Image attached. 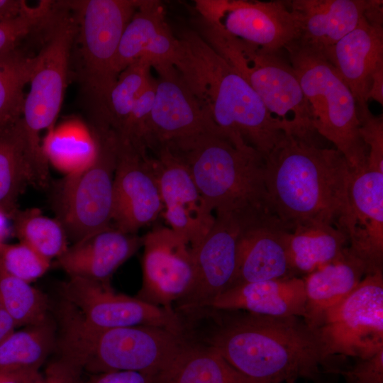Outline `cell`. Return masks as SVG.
I'll return each instance as SVG.
<instances>
[{
  "mask_svg": "<svg viewBox=\"0 0 383 383\" xmlns=\"http://www.w3.org/2000/svg\"><path fill=\"white\" fill-rule=\"evenodd\" d=\"M340 229L349 249L368 272L382 270L383 172L367 167L353 171L348 186V211Z\"/></svg>",
  "mask_w": 383,
  "mask_h": 383,
  "instance_id": "20",
  "label": "cell"
},
{
  "mask_svg": "<svg viewBox=\"0 0 383 383\" xmlns=\"http://www.w3.org/2000/svg\"><path fill=\"white\" fill-rule=\"evenodd\" d=\"M324 55L350 88L357 106H367L372 77L383 65V9H367L356 27Z\"/></svg>",
  "mask_w": 383,
  "mask_h": 383,
  "instance_id": "21",
  "label": "cell"
},
{
  "mask_svg": "<svg viewBox=\"0 0 383 383\" xmlns=\"http://www.w3.org/2000/svg\"><path fill=\"white\" fill-rule=\"evenodd\" d=\"M1 245V244L0 243V245Z\"/></svg>",
  "mask_w": 383,
  "mask_h": 383,
  "instance_id": "47",
  "label": "cell"
},
{
  "mask_svg": "<svg viewBox=\"0 0 383 383\" xmlns=\"http://www.w3.org/2000/svg\"><path fill=\"white\" fill-rule=\"evenodd\" d=\"M194 30L253 89L285 133L315 140L308 103L296 75L282 52H272L235 38L199 15Z\"/></svg>",
  "mask_w": 383,
  "mask_h": 383,
  "instance_id": "6",
  "label": "cell"
},
{
  "mask_svg": "<svg viewBox=\"0 0 383 383\" xmlns=\"http://www.w3.org/2000/svg\"><path fill=\"white\" fill-rule=\"evenodd\" d=\"M0 301L16 326H28L48 318V300L30 283L11 276L0 267Z\"/></svg>",
  "mask_w": 383,
  "mask_h": 383,
  "instance_id": "35",
  "label": "cell"
},
{
  "mask_svg": "<svg viewBox=\"0 0 383 383\" xmlns=\"http://www.w3.org/2000/svg\"><path fill=\"white\" fill-rule=\"evenodd\" d=\"M42 148L48 164L67 176L83 170L94 161L98 140L91 125L71 118L47 131Z\"/></svg>",
  "mask_w": 383,
  "mask_h": 383,
  "instance_id": "29",
  "label": "cell"
},
{
  "mask_svg": "<svg viewBox=\"0 0 383 383\" xmlns=\"http://www.w3.org/2000/svg\"><path fill=\"white\" fill-rule=\"evenodd\" d=\"M328 358H368L383 349V271L368 272L313 328Z\"/></svg>",
  "mask_w": 383,
  "mask_h": 383,
  "instance_id": "11",
  "label": "cell"
},
{
  "mask_svg": "<svg viewBox=\"0 0 383 383\" xmlns=\"http://www.w3.org/2000/svg\"><path fill=\"white\" fill-rule=\"evenodd\" d=\"M35 64V55L16 47L0 53V131L22 118L26 95Z\"/></svg>",
  "mask_w": 383,
  "mask_h": 383,
  "instance_id": "32",
  "label": "cell"
},
{
  "mask_svg": "<svg viewBox=\"0 0 383 383\" xmlns=\"http://www.w3.org/2000/svg\"><path fill=\"white\" fill-rule=\"evenodd\" d=\"M157 73L159 77L145 140L148 150L156 151L217 128L175 67Z\"/></svg>",
  "mask_w": 383,
  "mask_h": 383,
  "instance_id": "18",
  "label": "cell"
},
{
  "mask_svg": "<svg viewBox=\"0 0 383 383\" xmlns=\"http://www.w3.org/2000/svg\"><path fill=\"white\" fill-rule=\"evenodd\" d=\"M55 328L45 321L14 331L0 343V371L39 369L55 344Z\"/></svg>",
  "mask_w": 383,
  "mask_h": 383,
  "instance_id": "31",
  "label": "cell"
},
{
  "mask_svg": "<svg viewBox=\"0 0 383 383\" xmlns=\"http://www.w3.org/2000/svg\"><path fill=\"white\" fill-rule=\"evenodd\" d=\"M93 128L98 140L94 161L65 176L56 195V218L73 243L110 227L112 222L118 138L110 129Z\"/></svg>",
  "mask_w": 383,
  "mask_h": 383,
  "instance_id": "10",
  "label": "cell"
},
{
  "mask_svg": "<svg viewBox=\"0 0 383 383\" xmlns=\"http://www.w3.org/2000/svg\"><path fill=\"white\" fill-rule=\"evenodd\" d=\"M28 184L40 186L21 118L0 131V209L11 216Z\"/></svg>",
  "mask_w": 383,
  "mask_h": 383,
  "instance_id": "27",
  "label": "cell"
},
{
  "mask_svg": "<svg viewBox=\"0 0 383 383\" xmlns=\"http://www.w3.org/2000/svg\"><path fill=\"white\" fill-rule=\"evenodd\" d=\"M31 7L23 0H0V21L17 18Z\"/></svg>",
  "mask_w": 383,
  "mask_h": 383,
  "instance_id": "43",
  "label": "cell"
},
{
  "mask_svg": "<svg viewBox=\"0 0 383 383\" xmlns=\"http://www.w3.org/2000/svg\"><path fill=\"white\" fill-rule=\"evenodd\" d=\"M11 217L20 242L48 260L57 259L68 248L66 231L57 218L44 216L38 209H16Z\"/></svg>",
  "mask_w": 383,
  "mask_h": 383,
  "instance_id": "34",
  "label": "cell"
},
{
  "mask_svg": "<svg viewBox=\"0 0 383 383\" xmlns=\"http://www.w3.org/2000/svg\"><path fill=\"white\" fill-rule=\"evenodd\" d=\"M143 283L138 298L170 311L190 289L195 276V249L169 227L143 237Z\"/></svg>",
  "mask_w": 383,
  "mask_h": 383,
  "instance_id": "15",
  "label": "cell"
},
{
  "mask_svg": "<svg viewBox=\"0 0 383 383\" xmlns=\"http://www.w3.org/2000/svg\"><path fill=\"white\" fill-rule=\"evenodd\" d=\"M194 9L227 33L270 51H284L299 38L288 1L197 0Z\"/></svg>",
  "mask_w": 383,
  "mask_h": 383,
  "instance_id": "12",
  "label": "cell"
},
{
  "mask_svg": "<svg viewBox=\"0 0 383 383\" xmlns=\"http://www.w3.org/2000/svg\"><path fill=\"white\" fill-rule=\"evenodd\" d=\"M62 290L65 301L91 326L101 329L155 326L181 334V321L174 311L117 293L109 282L70 277Z\"/></svg>",
  "mask_w": 383,
  "mask_h": 383,
  "instance_id": "14",
  "label": "cell"
},
{
  "mask_svg": "<svg viewBox=\"0 0 383 383\" xmlns=\"http://www.w3.org/2000/svg\"><path fill=\"white\" fill-rule=\"evenodd\" d=\"M155 152L153 163L169 228L196 250L211 228L215 215L207 206L183 162L168 148Z\"/></svg>",
  "mask_w": 383,
  "mask_h": 383,
  "instance_id": "17",
  "label": "cell"
},
{
  "mask_svg": "<svg viewBox=\"0 0 383 383\" xmlns=\"http://www.w3.org/2000/svg\"><path fill=\"white\" fill-rule=\"evenodd\" d=\"M162 211L153 158L148 150L118 138L111 226L121 232L135 234Z\"/></svg>",
  "mask_w": 383,
  "mask_h": 383,
  "instance_id": "16",
  "label": "cell"
},
{
  "mask_svg": "<svg viewBox=\"0 0 383 383\" xmlns=\"http://www.w3.org/2000/svg\"><path fill=\"white\" fill-rule=\"evenodd\" d=\"M81 371L77 366L61 357L48 367L37 383H77Z\"/></svg>",
  "mask_w": 383,
  "mask_h": 383,
  "instance_id": "40",
  "label": "cell"
},
{
  "mask_svg": "<svg viewBox=\"0 0 383 383\" xmlns=\"http://www.w3.org/2000/svg\"><path fill=\"white\" fill-rule=\"evenodd\" d=\"M151 68L148 60L140 59L118 74L109 94L104 129L116 135L121 132L135 101L153 78Z\"/></svg>",
  "mask_w": 383,
  "mask_h": 383,
  "instance_id": "33",
  "label": "cell"
},
{
  "mask_svg": "<svg viewBox=\"0 0 383 383\" xmlns=\"http://www.w3.org/2000/svg\"><path fill=\"white\" fill-rule=\"evenodd\" d=\"M139 1H67L75 20L71 57L76 59L77 78L94 127L104 128L109 94L118 77V45Z\"/></svg>",
  "mask_w": 383,
  "mask_h": 383,
  "instance_id": "7",
  "label": "cell"
},
{
  "mask_svg": "<svg viewBox=\"0 0 383 383\" xmlns=\"http://www.w3.org/2000/svg\"><path fill=\"white\" fill-rule=\"evenodd\" d=\"M256 209L215 212L214 223L195 252V276L177 308L193 311L210 307L231 285L236 270L239 237Z\"/></svg>",
  "mask_w": 383,
  "mask_h": 383,
  "instance_id": "13",
  "label": "cell"
},
{
  "mask_svg": "<svg viewBox=\"0 0 383 383\" xmlns=\"http://www.w3.org/2000/svg\"><path fill=\"white\" fill-rule=\"evenodd\" d=\"M210 346L253 383L312 379L328 360L316 331L299 316L244 311L225 322Z\"/></svg>",
  "mask_w": 383,
  "mask_h": 383,
  "instance_id": "2",
  "label": "cell"
},
{
  "mask_svg": "<svg viewBox=\"0 0 383 383\" xmlns=\"http://www.w3.org/2000/svg\"><path fill=\"white\" fill-rule=\"evenodd\" d=\"M154 383H253L211 346L186 345Z\"/></svg>",
  "mask_w": 383,
  "mask_h": 383,
  "instance_id": "30",
  "label": "cell"
},
{
  "mask_svg": "<svg viewBox=\"0 0 383 383\" xmlns=\"http://www.w3.org/2000/svg\"><path fill=\"white\" fill-rule=\"evenodd\" d=\"M299 28L296 40L323 53L353 30L371 0L288 1Z\"/></svg>",
  "mask_w": 383,
  "mask_h": 383,
  "instance_id": "24",
  "label": "cell"
},
{
  "mask_svg": "<svg viewBox=\"0 0 383 383\" xmlns=\"http://www.w3.org/2000/svg\"><path fill=\"white\" fill-rule=\"evenodd\" d=\"M290 231L270 211L251 214L239 237L235 273L228 289L246 283L296 277L289 255Z\"/></svg>",
  "mask_w": 383,
  "mask_h": 383,
  "instance_id": "19",
  "label": "cell"
},
{
  "mask_svg": "<svg viewBox=\"0 0 383 383\" xmlns=\"http://www.w3.org/2000/svg\"><path fill=\"white\" fill-rule=\"evenodd\" d=\"M219 311H243L271 316H306L304 281L299 277L236 285L211 303Z\"/></svg>",
  "mask_w": 383,
  "mask_h": 383,
  "instance_id": "25",
  "label": "cell"
},
{
  "mask_svg": "<svg viewBox=\"0 0 383 383\" xmlns=\"http://www.w3.org/2000/svg\"><path fill=\"white\" fill-rule=\"evenodd\" d=\"M352 170L336 149L284 133L263 159L270 211L289 230L324 223L340 229Z\"/></svg>",
  "mask_w": 383,
  "mask_h": 383,
  "instance_id": "1",
  "label": "cell"
},
{
  "mask_svg": "<svg viewBox=\"0 0 383 383\" xmlns=\"http://www.w3.org/2000/svg\"><path fill=\"white\" fill-rule=\"evenodd\" d=\"M343 374L348 383H383V349L368 358L357 359Z\"/></svg>",
  "mask_w": 383,
  "mask_h": 383,
  "instance_id": "39",
  "label": "cell"
},
{
  "mask_svg": "<svg viewBox=\"0 0 383 383\" xmlns=\"http://www.w3.org/2000/svg\"><path fill=\"white\" fill-rule=\"evenodd\" d=\"M348 246L345 233L333 225L311 223L296 226L289 232L288 240L295 276L307 275L335 260Z\"/></svg>",
  "mask_w": 383,
  "mask_h": 383,
  "instance_id": "28",
  "label": "cell"
},
{
  "mask_svg": "<svg viewBox=\"0 0 383 383\" xmlns=\"http://www.w3.org/2000/svg\"><path fill=\"white\" fill-rule=\"evenodd\" d=\"M182 47L175 68L215 126L263 159L286 128L274 119L250 84L194 29L177 37Z\"/></svg>",
  "mask_w": 383,
  "mask_h": 383,
  "instance_id": "3",
  "label": "cell"
},
{
  "mask_svg": "<svg viewBox=\"0 0 383 383\" xmlns=\"http://www.w3.org/2000/svg\"><path fill=\"white\" fill-rule=\"evenodd\" d=\"M152 375L131 370L111 371L95 374L83 383H154Z\"/></svg>",
  "mask_w": 383,
  "mask_h": 383,
  "instance_id": "41",
  "label": "cell"
},
{
  "mask_svg": "<svg viewBox=\"0 0 383 383\" xmlns=\"http://www.w3.org/2000/svg\"><path fill=\"white\" fill-rule=\"evenodd\" d=\"M55 1L43 0L29 11L13 19L0 21V53L18 47L33 31L42 29L50 19Z\"/></svg>",
  "mask_w": 383,
  "mask_h": 383,
  "instance_id": "37",
  "label": "cell"
},
{
  "mask_svg": "<svg viewBox=\"0 0 383 383\" xmlns=\"http://www.w3.org/2000/svg\"><path fill=\"white\" fill-rule=\"evenodd\" d=\"M50 266V260L25 243L0 245V267L11 276L30 283L41 277Z\"/></svg>",
  "mask_w": 383,
  "mask_h": 383,
  "instance_id": "36",
  "label": "cell"
},
{
  "mask_svg": "<svg viewBox=\"0 0 383 383\" xmlns=\"http://www.w3.org/2000/svg\"><path fill=\"white\" fill-rule=\"evenodd\" d=\"M45 31L44 43L35 55L21 118L30 155L44 182L48 181V162L43 152L40 134L55 126L71 76L75 20L67 1L55 2Z\"/></svg>",
  "mask_w": 383,
  "mask_h": 383,
  "instance_id": "9",
  "label": "cell"
},
{
  "mask_svg": "<svg viewBox=\"0 0 383 383\" xmlns=\"http://www.w3.org/2000/svg\"><path fill=\"white\" fill-rule=\"evenodd\" d=\"M43 377L39 369L23 368L0 371V383H37Z\"/></svg>",
  "mask_w": 383,
  "mask_h": 383,
  "instance_id": "42",
  "label": "cell"
},
{
  "mask_svg": "<svg viewBox=\"0 0 383 383\" xmlns=\"http://www.w3.org/2000/svg\"><path fill=\"white\" fill-rule=\"evenodd\" d=\"M60 323L61 357L94 374L131 370L155 378L186 345L181 334L163 328L91 326L67 301Z\"/></svg>",
  "mask_w": 383,
  "mask_h": 383,
  "instance_id": "4",
  "label": "cell"
},
{
  "mask_svg": "<svg viewBox=\"0 0 383 383\" xmlns=\"http://www.w3.org/2000/svg\"><path fill=\"white\" fill-rule=\"evenodd\" d=\"M360 137L368 150L367 168L383 172V117L374 116L368 106H357Z\"/></svg>",
  "mask_w": 383,
  "mask_h": 383,
  "instance_id": "38",
  "label": "cell"
},
{
  "mask_svg": "<svg viewBox=\"0 0 383 383\" xmlns=\"http://www.w3.org/2000/svg\"><path fill=\"white\" fill-rule=\"evenodd\" d=\"M9 216L0 209V243L2 244L3 240L9 234Z\"/></svg>",
  "mask_w": 383,
  "mask_h": 383,
  "instance_id": "46",
  "label": "cell"
},
{
  "mask_svg": "<svg viewBox=\"0 0 383 383\" xmlns=\"http://www.w3.org/2000/svg\"><path fill=\"white\" fill-rule=\"evenodd\" d=\"M143 245V237L113 226L73 243L57 258V266L70 275L109 282L116 270Z\"/></svg>",
  "mask_w": 383,
  "mask_h": 383,
  "instance_id": "23",
  "label": "cell"
},
{
  "mask_svg": "<svg viewBox=\"0 0 383 383\" xmlns=\"http://www.w3.org/2000/svg\"><path fill=\"white\" fill-rule=\"evenodd\" d=\"M180 41L170 28L163 4L140 0L122 34L115 61L118 74L140 60H148L156 72L175 67L182 56Z\"/></svg>",
  "mask_w": 383,
  "mask_h": 383,
  "instance_id": "22",
  "label": "cell"
},
{
  "mask_svg": "<svg viewBox=\"0 0 383 383\" xmlns=\"http://www.w3.org/2000/svg\"><path fill=\"white\" fill-rule=\"evenodd\" d=\"M367 273L365 264L348 247L340 257L304 277L306 323L314 328L326 312L356 289Z\"/></svg>",
  "mask_w": 383,
  "mask_h": 383,
  "instance_id": "26",
  "label": "cell"
},
{
  "mask_svg": "<svg viewBox=\"0 0 383 383\" xmlns=\"http://www.w3.org/2000/svg\"><path fill=\"white\" fill-rule=\"evenodd\" d=\"M368 99H372L383 104V65L379 66L372 77Z\"/></svg>",
  "mask_w": 383,
  "mask_h": 383,
  "instance_id": "44",
  "label": "cell"
},
{
  "mask_svg": "<svg viewBox=\"0 0 383 383\" xmlns=\"http://www.w3.org/2000/svg\"><path fill=\"white\" fill-rule=\"evenodd\" d=\"M16 324L0 301V343L15 331Z\"/></svg>",
  "mask_w": 383,
  "mask_h": 383,
  "instance_id": "45",
  "label": "cell"
},
{
  "mask_svg": "<svg viewBox=\"0 0 383 383\" xmlns=\"http://www.w3.org/2000/svg\"><path fill=\"white\" fill-rule=\"evenodd\" d=\"M318 134L333 143L352 170L367 165L368 150L359 132L357 104L324 53L294 41L284 48Z\"/></svg>",
  "mask_w": 383,
  "mask_h": 383,
  "instance_id": "8",
  "label": "cell"
},
{
  "mask_svg": "<svg viewBox=\"0 0 383 383\" xmlns=\"http://www.w3.org/2000/svg\"><path fill=\"white\" fill-rule=\"evenodd\" d=\"M165 147L185 165L211 211H270L263 157L252 147L218 128Z\"/></svg>",
  "mask_w": 383,
  "mask_h": 383,
  "instance_id": "5",
  "label": "cell"
}]
</instances>
